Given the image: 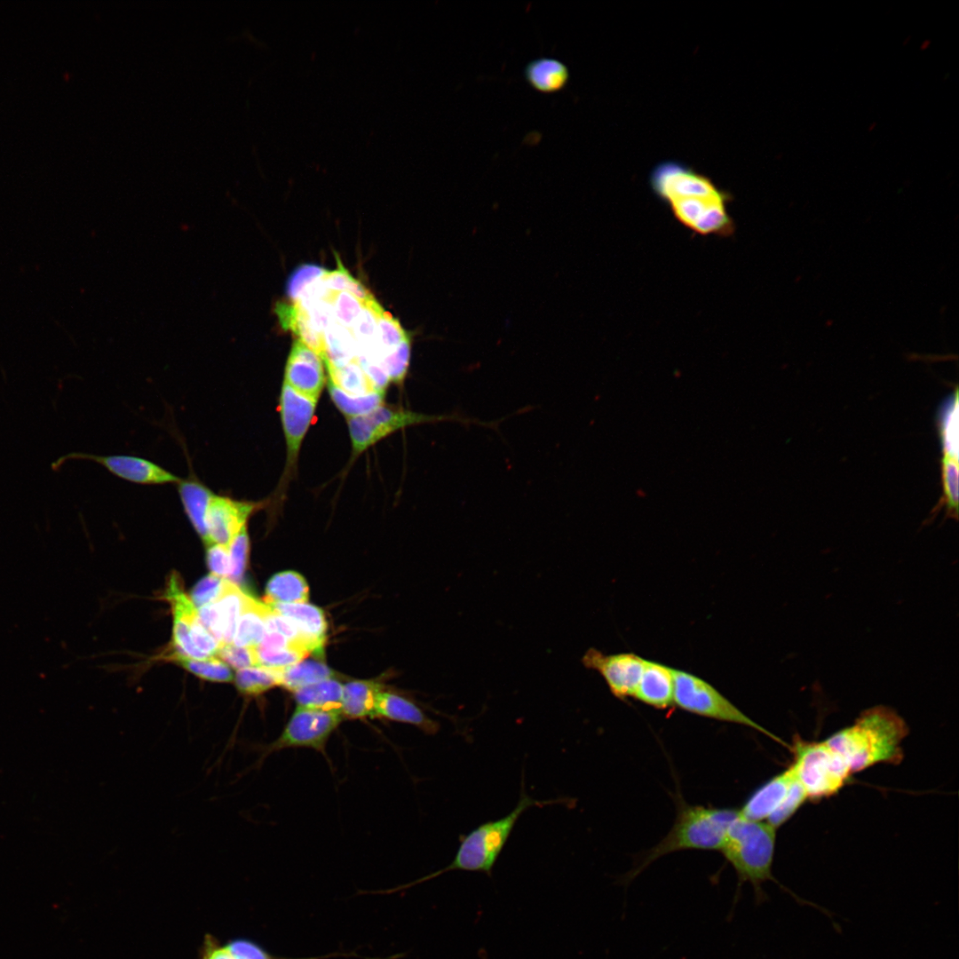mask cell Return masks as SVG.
<instances>
[{
	"label": "cell",
	"instance_id": "obj_1",
	"mask_svg": "<svg viewBox=\"0 0 959 959\" xmlns=\"http://www.w3.org/2000/svg\"><path fill=\"white\" fill-rule=\"evenodd\" d=\"M908 732L906 722L894 709L878 705L862 711L852 725L825 741L854 773L880 763L901 762L902 741Z\"/></svg>",
	"mask_w": 959,
	"mask_h": 959
},
{
	"label": "cell",
	"instance_id": "obj_2",
	"mask_svg": "<svg viewBox=\"0 0 959 959\" xmlns=\"http://www.w3.org/2000/svg\"><path fill=\"white\" fill-rule=\"evenodd\" d=\"M776 828L767 821H756L738 817L730 825L721 848L725 858L734 868L740 884L749 882L754 890L755 901L767 900L763 890L766 881L776 883L801 905L813 907L827 915L832 914L822 907L806 900L781 884L773 876L772 866L775 849Z\"/></svg>",
	"mask_w": 959,
	"mask_h": 959
},
{
	"label": "cell",
	"instance_id": "obj_3",
	"mask_svg": "<svg viewBox=\"0 0 959 959\" xmlns=\"http://www.w3.org/2000/svg\"><path fill=\"white\" fill-rule=\"evenodd\" d=\"M519 800L505 816L481 823L460 838V844L453 860L445 868L424 876L407 885L428 881L453 870L483 872L492 875L494 866L506 844L519 817L531 807H543L555 804H568V798L537 800L529 797L521 782Z\"/></svg>",
	"mask_w": 959,
	"mask_h": 959
},
{
	"label": "cell",
	"instance_id": "obj_4",
	"mask_svg": "<svg viewBox=\"0 0 959 959\" xmlns=\"http://www.w3.org/2000/svg\"><path fill=\"white\" fill-rule=\"evenodd\" d=\"M738 817V811L701 805L681 804L675 823L667 836L627 873L622 882L633 880L658 858L674 852L699 849L721 850L727 830Z\"/></svg>",
	"mask_w": 959,
	"mask_h": 959
},
{
	"label": "cell",
	"instance_id": "obj_5",
	"mask_svg": "<svg viewBox=\"0 0 959 959\" xmlns=\"http://www.w3.org/2000/svg\"><path fill=\"white\" fill-rule=\"evenodd\" d=\"M789 748L794 757L790 766L808 799L817 801L837 794L852 774L844 757L825 740L808 741L796 737Z\"/></svg>",
	"mask_w": 959,
	"mask_h": 959
},
{
	"label": "cell",
	"instance_id": "obj_6",
	"mask_svg": "<svg viewBox=\"0 0 959 959\" xmlns=\"http://www.w3.org/2000/svg\"><path fill=\"white\" fill-rule=\"evenodd\" d=\"M672 672L674 678V703L680 709L705 717L742 725L768 735L780 743H784L782 740L746 716L704 679L685 670L673 668Z\"/></svg>",
	"mask_w": 959,
	"mask_h": 959
},
{
	"label": "cell",
	"instance_id": "obj_7",
	"mask_svg": "<svg viewBox=\"0 0 959 959\" xmlns=\"http://www.w3.org/2000/svg\"><path fill=\"white\" fill-rule=\"evenodd\" d=\"M344 717L338 709L297 706L281 734L265 754L289 748H310L324 752L327 741Z\"/></svg>",
	"mask_w": 959,
	"mask_h": 959
},
{
	"label": "cell",
	"instance_id": "obj_8",
	"mask_svg": "<svg viewBox=\"0 0 959 959\" xmlns=\"http://www.w3.org/2000/svg\"><path fill=\"white\" fill-rule=\"evenodd\" d=\"M447 420L470 423L456 416H431L381 405L368 414L348 418V428L353 453L358 455L397 430Z\"/></svg>",
	"mask_w": 959,
	"mask_h": 959
},
{
	"label": "cell",
	"instance_id": "obj_9",
	"mask_svg": "<svg viewBox=\"0 0 959 959\" xmlns=\"http://www.w3.org/2000/svg\"><path fill=\"white\" fill-rule=\"evenodd\" d=\"M653 193L662 202L691 197H719L728 194L709 177L688 165L667 160L655 165L649 176Z\"/></svg>",
	"mask_w": 959,
	"mask_h": 959
},
{
	"label": "cell",
	"instance_id": "obj_10",
	"mask_svg": "<svg viewBox=\"0 0 959 959\" xmlns=\"http://www.w3.org/2000/svg\"><path fill=\"white\" fill-rule=\"evenodd\" d=\"M732 195L691 197L667 202L675 218L684 226L701 235L730 236L735 226L726 205Z\"/></svg>",
	"mask_w": 959,
	"mask_h": 959
},
{
	"label": "cell",
	"instance_id": "obj_11",
	"mask_svg": "<svg viewBox=\"0 0 959 959\" xmlns=\"http://www.w3.org/2000/svg\"><path fill=\"white\" fill-rule=\"evenodd\" d=\"M71 459H84L95 462L105 467L113 475L139 485H177L181 480V478L176 474L150 460L129 455L98 456L73 452L55 461L52 464V470H59L64 463Z\"/></svg>",
	"mask_w": 959,
	"mask_h": 959
},
{
	"label": "cell",
	"instance_id": "obj_12",
	"mask_svg": "<svg viewBox=\"0 0 959 959\" xmlns=\"http://www.w3.org/2000/svg\"><path fill=\"white\" fill-rule=\"evenodd\" d=\"M645 662L633 653L605 654L594 647H590L582 658L583 666L598 671L612 694L621 700L634 696Z\"/></svg>",
	"mask_w": 959,
	"mask_h": 959
},
{
	"label": "cell",
	"instance_id": "obj_13",
	"mask_svg": "<svg viewBox=\"0 0 959 959\" xmlns=\"http://www.w3.org/2000/svg\"><path fill=\"white\" fill-rule=\"evenodd\" d=\"M263 504L264 502L238 500L214 494L205 520L210 543L228 547L238 532L247 526L250 515Z\"/></svg>",
	"mask_w": 959,
	"mask_h": 959
},
{
	"label": "cell",
	"instance_id": "obj_14",
	"mask_svg": "<svg viewBox=\"0 0 959 959\" xmlns=\"http://www.w3.org/2000/svg\"><path fill=\"white\" fill-rule=\"evenodd\" d=\"M317 401L308 399L283 383L279 410L287 446L286 472L293 469L302 441L312 424Z\"/></svg>",
	"mask_w": 959,
	"mask_h": 959
},
{
	"label": "cell",
	"instance_id": "obj_15",
	"mask_svg": "<svg viewBox=\"0 0 959 959\" xmlns=\"http://www.w3.org/2000/svg\"><path fill=\"white\" fill-rule=\"evenodd\" d=\"M164 598L170 602L173 614L172 650L168 655L184 656L193 659L207 658L193 643L191 628L200 622L197 608L183 590L178 578L169 580Z\"/></svg>",
	"mask_w": 959,
	"mask_h": 959
},
{
	"label": "cell",
	"instance_id": "obj_16",
	"mask_svg": "<svg viewBox=\"0 0 959 959\" xmlns=\"http://www.w3.org/2000/svg\"><path fill=\"white\" fill-rule=\"evenodd\" d=\"M284 382L299 394L318 401L326 382L322 359L301 340L293 342Z\"/></svg>",
	"mask_w": 959,
	"mask_h": 959
},
{
	"label": "cell",
	"instance_id": "obj_17",
	"mask_svg": "<svg viewBox=\"0 0 959 959\" xmlns=\"http://www.w3.org/2000/svg\"><path fill=\"white\" fill-rule=\"evenodd\" d=\"M267 605L296 625L313 654H316L318 657L322 654V648L326 640L327 622L321 608L307 602Z\"/></svg>",
	"mask_w": 959,
	"mask_h": 959
},
{
	"label": "cell",
	"instance_id": "obj_18",
	"mask_svg": "<svg viewBox=\"0 0 959 959\" xmlns=\"http://www.w3.org/2000/svg\"><path fill=\"white\" fill-rule=\"evenodd\" d=\"M794 780L795 774L789 765L754 791L738 811L739 815L756 821L767 820L781 805Z\"/></svg>",
	"mask_w": 959,
	"mask_h": 959
},
{
	"label": "cell",
	"instance_id": "obj_19",
	"mask_svg": "<svg viewBox=\"0 0 959 959\" xmlns=\"http://www.w3.org/2000/svg\"><path fill=\"white\" fill-rule=\"evenodd\" d=\"M634 698L657 709H666L674 703L672 668L646 660L644 670Z\"/></svg>",
	"mask_w": 959,
	"mask_h": 959
},
{
	"label": "cell",
	"instance_id": "obj_20",
	"mask_svg": "<svg viewBox=\"0 0 959 959\" xmlns=\"http://www.w3.org/2000/svg\"><path fill=\"white\" fill-rule=\"evenodd\" d=\"M376 717L415 725L427 734H434L440 729V724L415 702L383 689L376 696L373 717Z\"/></svg>",
	"mask_w": 959,
	"mask_h": 959
},
{
	"label": "cell",
	"instance_id": "obj_21",
	"mask_svg": "<svg viewBox=\"0 0 959 959\" xmlns=\"http://www.w3.org/2000/svg\"><path fill=\"white\" fill-rule=\"evenodd\" d=\"M184 511L205 545L210 544L206 527V513L214 492L193 472L177 484Z\"/></svg>",
	"mask_w": 959,
	"mask_h": 959
},
{
	"label": "cell",
	"instance_id": "obj_22",
	"mask_svg": "<svg viewBox=\"0 0 959 959\" xmlns=\"http://www.w3.org/2000/svg\"><path fill=\"white\" fill-rule=\"evenodd\" d=\"M523 76L534 91L550 95L567 86L570 71L566 63L556 58L538 57L527 63Z\"/></svg>",
	"mask_w": 959,
	"mask_h": 959
},
{
	"label": "cell",
	"instance_id": "obj_23",
	"mask_svg": "<svg viewBox=\"0 0 959 959\" xmlns=\"http://www.w3.org/2000/svg\"><path fill=\"white\" fill-rule=\"evenodd\" d=\"M198 959H277L258 944L235 939L221 943L214 935L206 933L199 948Z\"/></svg>",
	"mask_w": 959,
	"mask_h": 959
},
{
	"label": "cell",
	"instance_id": "obj_24",
	"mask_svg": "<svg viewBox=\"0 0 959 959\" xmlns=\"http://www.w3.org/2000/svg\"><path fill=\"white\" fill-rule=\"evenodd\" d=\"M382 690L376 682L354 680L343 686L340 711L344 717H373L376 700Z\"/></svg>",
	"mask_w": 959,
	"mask_h": 959
},
{
	"label": "cell",
	"instance_id": "obj_25",
	"mask_svg": "<svg viewBox=\"0 0 959 959\" xmlns=\"http://www.w3.org/2000/svg\"><path fill=\"white\" fill-rule=\"evenodd\" d=\"M326 367L341 368L355 361L358 346L351 330L332 321L323 333Z\"/></svg>",
	"mask_w": 959,
	"mask_h": 959
},
{
	"label": "cell",
	"instance_id": "obj_26",
	"mask_svg": "<svg viewBox=\"0 0 959 959\" xmlns=\"http://www.w3.org/2000/svg\"><path fill=\"white\" fill-rule=\"evenodd\" d=\"M309 588L297 572L288 570L275 574L267 583L264 598L266 604L306 603Z\"/></svg>",
	"mask_w": 959,
	"mask_h": 959
},
{
	"label": "cell",
	"instance_id": "obj_27",
	"mask_svg": "<svg viewBox=\"0 0 959 959\" xmlns=\"http://www.w3.org/2000/svg\"><path fill=\"white\" fill-rule=\"evenodd\" d=\"M266 608V603L259 602L251 596H247L237 623L233 640L234 645L256 647L260 644L266 633L265 625Z\"/></svg>",
	"mask_w": 959,
	"mask_h": 959
},
{
	"label": "cell",
	"instance_id": "obj_28",
	"mask_svg": "<svg viewBox=\"0 0 959 959\" xmlns=\"http://www.w3.org/2000/svg\"><path fill=\"white\" fill-rule=\"evenodd\" d=\"M343 686L331 678L297 689L293 696L299 707L340 710Z\"/></svg>",
	"mask_w": 959,
	"mask_h": 959
},
{
	"label": "cell",
	"instance_id": "obj_29",
	"mask_svg": "<svg viewBox=\"0 0 959 959\" xmlns=\"http://www.w3.org/2000/svg\"><path fill=\"white\" fill-rule=\"evenodd\" d=\"M247 596L248 594L236 584L227 580L223 594L214 602L218 614L223 644L233 643Z\"/></svg>",
	"mask_w": 959,
	"mask_h": 959
},
{
	"label": "cell",
	"instance_id": "obj_30",
	"mask_svg": "<svg viewBox=\"0 0 959 959\" xmlns=\"http://www.w3.org/2000/svg\"><path fill=\"white\" fill-rule=\"evenodd\" d=\"M333 677L334 671L323 661L305 658L281 670V686L293 692Z\"/></svg>",
	"mask_w": 959,
	"mask_h": 959
},
{
	"label": "cell",
	"instance_id": "obj_31",
	"mask_svg": "<svg viewBox=\"0 0 959 959\" xmlns=\"http://www.w3.org/2000/svg\"><path fill=\"white\" fill-rule=\"evenodd\" d=\"M327 384L332 400L347 418L368 414L383 405L384 392H374L365 395H351L337 387L329 378Z\"/></svg>",
	"mask_w": 959,
	"mask_h": 959
},
{
	"label": "cell",
	"instance_id": "obj_32",
	"mask_svg": "<svg viewBox=\"0 0 959 959\" xmlns=\"http://www.w3.org/2000/svg\"><path fill=\"white\" fill-rule=\"evenodd\" d=\"M281 672L263 666L241 669L235 675V686L241 693L256 696L281 686Z\"/></svg>",
	"mask_w": 959,
	"mask_h": 959
},
{
	"label": "cell",
	"instance_id": "obj_33",
	"mask_svg": "<svg viewBox=\"0 0 959 959\" xmlns=\"http://www.w3.org/2000/svg\"><path fill=\"white\" fill-rule=\"evenodd\" d=\"M329 379L351 395H365L376 391L356 360L344 367H327Z\"/></svg>",
	"mask_w": 959,
	"mask_h": 959
},
{
	"label": "cell",
	"instance_id": "obj_34",
	"mask_svg": "<svg viewBox=\"0 0 959 959\" xmlns=\"http://www.w3.org/2000/svg\"><path fill=\"white\" fill-rule=\"evenodd\" d=\"M167 659L176 662L186 670L205 680L212 682H229L234 678L229 666L215 656L204 659H193L184 656L167 655Z\"/></svg>",
	"mask_w": 959,
	"mask_h": 959
},
{
	"label": "cell",
	"instance_id": "obj_35",
	"mask_svg": "<svg viewBox=\"0 0 959 959\" xmlns=\"http://www.w3.org/2000/svg\"><path fill=\"white\" fill-rule=\"evenodd\" d=\"M383 311L384 309L376 299L363 304L361 313L350 328L358 346V353L374 343L377 317Z\"/></svg>",
	"mask_w": 959,
	"mask_h": 959
},
{
	"label": "cell",
	"instance_id": "obj_36",
	"mask_svg": "<svg viewBox=\"0 0 959 959\" xmlns=\"http://www.w3.org/2000/svg\"><path fill=\"white\" fill-rule=\"evenodd\" d=\"M958 459L943 455L941 460V480L943 487V505L947 515L957 519L958 514Z\"/></svg>",
	"mask_w": 959,
	"mask_h": 959
},
{
	"label": "cell",
	"instance_id": "obj_37",
	"mask_svg": "<svg viewBox=\"0 0 959 959\" xmlns=\"http://www.w3.org/2000/svg\"><path fill=\"white\" fill-rule=\"evenodd\" d=\"M325 301L331 304L334 321L349 329L363 308V304L347 291H330Z\"/></svg>",
	"mask_w": 959,
	"mask_h": 959
},
{
	"label": "cell",
	"instance_id": "obj_38",
	"mask_svg": "<svg viewBox=\"0 0 959 959\" xmlns=\"http://www.w3.org/2000/svg\"><path fill=\"white\" fill-rule=\"evenodd\" d=\"M945 406V410L940 418V433L942 436L944 454L953 457H958V392H955L954 397Z\"/></svg>",
	"mask_w": 959,
	"mask_h": 959
},
{
	"label": "cell",
	"instance_id": "obj_39",
	"mask_svg": "<svg viewBox=\"0 0 959 959\" xmlns=\"http://www.w3.org/2000/svg\"><path fill=\"white\" fill-rule=\"evenodd\" d=\"M258 666L281 671L305 659L309 654L295 649H266L256 646Z\"/></svg>",
	"mask_w": 959,
	"mask_h": 959
},
{
	"label": "cell",
	"instance_id": "obj_40",
	"mask_svg": "<svg viewBox=\"0 0 959 959\" xmlns=\"http://www.w3.org/2000/svg\"><path fill=\"white\" fill-rule=\"evenodd\" d=\"M806 800H808L806 793L795 777L786 797L767 819V822L774 828L781 827L796 813Z\"/></svg>",
	"mask_w": 959,
	"mask_h": 959
},
{
	"label": "cell",
	"instance_id": "obj_41",
	"mask_svg": "<svg viewBox=\"0 0 959 959\" xmlns=\"http://www.w3.org/2000/svg\"><path fill=\"white\" fill-rule=\"evenodd\" d=\"M249 549L250 540L247 526H245L238 532L228 545L231 560V574L228 577V581L234 584L242 581L247 565Z\"/></svg>",
	"mask_w": 959,
	"mask_h": 959
},
{
	"label": "cell",
	"instance_id": "obj_42",
	"mask_svg": "<svg viewBox=\"0 0 959 959\" xmlns=\"http://www.w3.org/2000/svg\"><path fill=\"white\" fill-rule=\"evenodd\" d=\"M328 272L325 268L313 264L298 266L287 281L286 292L289 299L296 302L308 285L321 279Z\"/></svg>",
	"mask_w": 959,
	"mask_h": 959
},
{
	"label": "cell",
	"instance_id": "obj_43",
	"mask_svg": "<svg viewBox=\"0 0 959 959\" xmlns=\"http://www.w3.org/2000/svg\"><path fill=\"white\" fill-rule=\"evenodd\" d=\"M411 352V339L408 335L400 344L397 350L388 355L382 365L389 380L401 383L407 374L409 365Z\"/></svg>",
	"mask_w": 959,
	"mask_h": 959
},
{
	"label": "cell",
	"instance_id": "obj_44",
	"mask_svg": "<svg viewBox=\"0 0 959 959\" xmlns=\"http://www.w3.org/2000/svg\"><path fill=\"white\" fill-rule=\"evenodd\" d=\"M226 581L212 574L201 579L193 588L190 597L195 607L216 602L223 594Z\"/></svg>",
	"mask_w": 959,
	"mask_h": 959
},
{
	"label": "cell",
	"instance_id": "obj_45",
	"mask_svg": "<svg viewBox=\"0 0 959 959\" xmlns=\"http://www.w3.org/2000/svg\"><path fill=\"white\" fill-rule=\"evenodd\" d=\"M265 625L266 632H276L291 642L304 647L311 654H313L296 625L285 616L276 613L267 605L265 613Z\"/></svg>",
	"mask_w": 959,
	"mask_h": 959
},
{
	"label": "cell",
	"instance_id": "obj_46",
	"mask_svg": "<svg viewBox=\"0 0 959 959\" xmlns=\"http://www.w3.org/2000/svg\"><path fill=\"white\" fill-rule=\"evenodd\" d=\"M217 656L227 665L237 670L258 666L256 647L223 644Z\"/></svg>",
	"mask_w": 959,
	"mask_h": 959
},
{
	"label": "cell",
	"instance_id": "obj_47",
	"mask_svg": "<svg viewBox=\"0 0 959 959\" xmlns=\"http://www.w3.org/2000/svg\"><path fill=\"white\" fill-rule=\"evenodd\" d=\"M206 547V560L211 574L223 579L229 577L231 560L228 547L213 543Z\"/></svg>",
	"mask_w": 959,
	"mask_h": 959
},
{
	"label": "cell",
	"instance_id": "obj_48",
	"mask_svg": "<svg viewBox=\"0 0 959 959\" xmlns=\"http://www.w3.org/2000/svg\"><path fill=\"white\" fill-rule=\"evenodd\" d=\"M337 269L328 272L322 278L326 288L333 292L346 291L353 277L344 267L339 258L337 256Z\"/></svg>",
	"mask_w": 959,
	"mask_h": 959
},
{
	"label": "cell",
	"instance_id": "obj_49",
	"mask_svg": "<svg viewBox=\"0 0 959 959\" xmlns=\"http://www.w3.org/2000/svg\"><path fill=\"white\" fill-rule=\"evenodd\" d=\"M482 959H487V957H486V956H482Z\"/></svg>",
	"mask_w": 959,
	"mask_h": 959
}]
</instances>
